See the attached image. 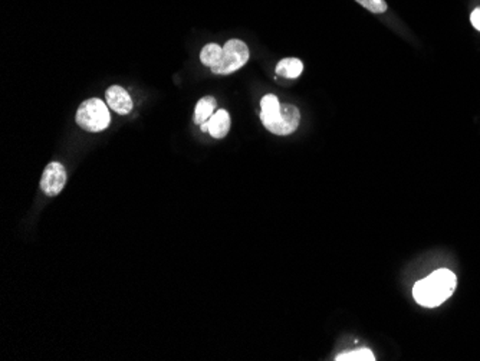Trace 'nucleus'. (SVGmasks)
<instances>
[{"mask_svg": "<svg viewBox=\"0 0 480 361\" xmlns=\"http://www.w3.org/2000/svg\"><path fill=\"white\" fill-rule=\"evenodd\" d=\"M457 287L456 275L449 269H439L427 278L416 282L413 288L414 300L426 307L434 308L447 301Z\"/></svg>", "mask_w": 480, "mask_h": 361, "instance_id": "obj_1", "label": "nucleus"}, {"mask_svg": "<svg viewBox=\"0 0 480 361\" xmlns=\"http://www.w3.org/2000/svg\"><path fill=\"white\" fill-rule=\"evenodd\" d=\"M75 119L82 130L89 133H99L108 129L111 115L108 105H105L99 98H89L79 105Z\"/></svg>", "mask_w": 480, "mask_h": 361, "instance_id": "obj_2", "label": "nucleus"}, {"mask_svg": "<svg viewBox=\"0 0 480 361\" xmlns=\"http://www.w3.org/2000/svg\"><path fill=\"white\" fill-rule=\"evenodd\" d=\"M251 58L249 48L245 42L239 39H230L223 46V54L220 61L211 68L213 74L229 75L239 71Z\"/></svg>", "mask_w": 480, "mask_h": 361, "instance_id": "obj_3", "label": "nucleus"}, {"mask_svg": "<svg viewBox=\"0 0 480 361\" xmlns=\"http://www.w3.org/2000/svg\"><path fill=\"white\" fill-rule=\"evenodd\" d=\"M301 122L299 109L292 104H281L278 117L266 126V129L276 136H289L296 132Z\"/></svg>", "mask_w": 480, "mask_h": 361, "instance_id": "obj_4", "label": "nucleus"}, {"mask_svg": "<svg viewBox=\"0 0 480 361\" xmlns=\"http://www.w3.org/2000/svg\"><path fill=\"white\" fill-rule=\"evenodd\" d=\"M66 179L68 176L65 167L58 162H52L44 170L41 179V189L45 194L55 197L62 192L64 186L66 184Z\"/></svg>", "mask_w": 480, "mask_h": 361, "instance_id": "obj_5", "label": "nucleus"}, {"mask_svg": "<svg viewBox=\"0 0 480 361\" xmlns=\"http://www.w3.org/2000/svg\"><path fill=\"white\" fill-rule=\"evenodd\" d=\"M105 97H106L108 107L112 108V111H115L116 114L127 115L131 112L133 99L123 86H118V85L109 86L105 92Z\"/></svg>", "mask_w": 480, "mask_h": 361, "instance_id": "obj_6", "label": "nucleus"}, {"mask_svg": "<svg viewBox=\"0 0 480 361\" xmlns=\"http://www.w3.org/2000/svg\"><path fill=\"white\" fill-rule=\"evenodd\" d=\"M230 130V115L226 109L216 111L209 119V133L213 139H224Z\"/></svg>", "mask_w": 480, "mask_h": 361, "instance_id": "obj_7", "label": "nucleus"}, {"mask_svg": "<svg viewBox=\"0 0 480 361\" xmlns=\"http://www.w3.org/2000/svg\"><path fill=\"white\" fill-rule=\"evenodd\" d=\"M261 119L264 126H269L274 119L278 117L279 109H281V102L278 99V97H275L274 94H268L262 98L261 101Z\"/></svg>", "mask_w": 480, "mask_h": 361, "instance_id": "obj_8", "label": "nucleus"}, {"mask_svg": "<svg viewBox=\"0 0 480 361\" xmlns=\"http://www.w3.org/2000/svg\"><path fill=\"white\" fill-rule=\"evenodd\" d=\"M216 99L213 97H204L201 98L197 105H196V111H194V123L197 126H201L203 123L209 122L210 117L214 114L216 111Z\"/></svg>", "mask_w": 480, "mask_h": 361, "instance_id": "obj_9", "label": "nucleus"}, {"mask_svg": "<svg viewBox=\"0 0 480 361\" xmlns=\"http://www.w3.org/2000/svg\"><path fill=\"white\" fill-rule=\"evenodd\" d=\"M302 71L304 64L296 58H285L276 65V74L288 79L298 78L302 74Z\"/></svg>", "mask_w": 480, "mask_h": 361, "instance_id": "obj_10", "label": "nucleus"}, {"mask_svg": "<svg viewBox=\"0 0 480 361\" xmlns=\"http://www.w3.org/2000/svg\"><path fill=\"white\" fill-rule=\"evenodd\" d=\"M223 48L219 46L217 44H209L206 45L201 52H200V61L203 65L213 68L221 58Z\"/></svg>", "mask_w": 480, "mask_h": 361, "instance_id": "obj_11", "label": "nucleus"}, {"mask_svg": "<svg viewBox=\"0 0 480 361\" xmlns=\"http://www.w3.org/2000/svg\"><path fill=\"white\" fill-rule=\"evenodd\" d=\"M335 360L336 361H374L376 355L369 348H359L355 351L339 354Z\"/></svg>", "mask_w": 480, "mask_h": 361, "instance_id": "obj_12", "label": "nucleus"}, {"mask_svg": "<svg viewBox=\"0 0 480 361\" xmlns=\"http://www.w3.org/2000/svg\"><path fill=\"white\" fill-rule=\"evenodd\" d=\"M356 2L373 14H384L387 11V4L384 0H356Z\"/></svg>", "mask_w": 480, "mask_h": 361, "instance_id": "obj_13", "label": "nucleus"}, {"mask_svg": "<svg viewBox=\"0 0 480 361\" xmlns=\"http://www.w3.org/2000/svg\"><path fill=\"white\" fill-rule=\"evenodd\" d=\"M470 22H471V25H473L477 31H480V8H477V9H474V11L471 12V15H470Z\"/></svg>", "mask_w": 480, "mask_h": 361, "instance_id": "obj_14", "label": "nucleus"}, {"mask_svg": "<svg viewBox=\"0 0 480 361\" xmlns=\"http://www.w3.org/2000/svg\"><path fill=\"white\" fill-rule=\"evenodd\" d=\"M200 130L203 132V133H206V132H209V122H206V123H203L201 126H200Z\"/></svg>", "mask_w": 480, "mask_h": 361, "instance_id": "obj_15", "label": "nucleus"}]
</instances>
